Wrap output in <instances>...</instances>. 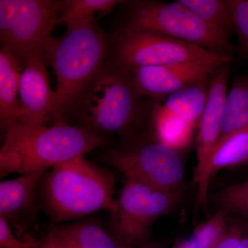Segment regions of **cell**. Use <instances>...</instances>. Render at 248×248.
<instances>
[{"mask_svg":"<svg viewBox=\"0 0 248 248\" xmlns=\"http://www.w3.org/2000/svg\"><path fill=\"white\" fill-rule=\"evenodd\" d=\"M4 133L0 149L1 178L47 171L109 144L107 136L66 122H57L51 126L14 124Z\"/></svg>","mask_w":248,"mask_h":248,"instance_id":"6da1fadb","label":"cell"},{"mask_svg":"<svg viewBox=\"0 0 248 248\" xmlns=\"http://www.w3.org/2000/svg\"><path fill=\"white\" fill-rule=\"evenodd\" d=\"M113 174L84 155L57 165L43 177L42 203L54 221L62 223L115 208Z\"/></svg>","mask_w":248,"mask_h":248,"instance_id":"7a4b0ae2","label":"cell"},{"mask_svg":"<svg viewBox=\"0 0 248 248\" xmlns=\"http://www.w3.org/2000/svg\"><path fill=\"white\" fill-rule=\"evenodd\" d=\"M108 53V40L95 22L67 28L60 38L52 39L45 62L57 77L54 124L66 122L75 103L102 69Z\"/></svg>","mask_w":248,"mask_h":248,"instance_id":"3957f363","label":"cell"},{"mask_svg":"<svg viewBox=\"0 0 248 248\" xmlns=\"http://www.w3.org/2000/svg\"><path fill=\"white\" fill-rule=\"evenodd\" d=\"M141 97L130 72L108 62L75 103L68 119L104 136L125 134L141 116Z\"/></svg>","mask_w":248,"mask_h":248,"instance_id":"277c9868","label":"cell"},{"mask_svg":"<svg viewBox=\"0 0 248 248\" xmlns=\"http://www.w3.org/2000/svg\"><path fill=\"white\" fill-rule=\"evenodd\" d=\"M108 62L128 71L143 66L200 64L217 68L233 56L171 38L146 29L125 25L108 40Z\"/></svg>","mask_w":248,"mask_h":248,"instance_id":"5b68a950","label":"cell"},{"mask_svg":"<svg viewBox=\"0 0 248 248\" xmlns=\"http://www.w3.org/2000/svg\"><path fill=\"white\" fill-rule=\"evenodd\" d=\"M63 4L58 0H0L1 49L11 54L22 69L35 57L45 62Z\"/></svg>","mask_w":248,"mask_h":248,"instance_id":"8992f818","label":"cell"},{"mask_svg":"<svg viewBox=\"0 0 248 248\" xmlns=\"http://www.w3.org/2000/svg\"><path fill=\"white\" fill-rule=\"evenodd\" d=\"M125 25L155 31L214 53L232 55L235 50L229 36L204 22L178 0L131 2Z\"/></svg>","mask_w":248,"mask_h":248,"instance_id":"52a82bcc","label":"cell"},{"mask_svg":"<svg viewBox=\"0 0 248 248\" xmlns=\"http://www.w3.org/2000/svg\"><path fill=\"white\" fill-rule=\"evenodd\" d=\"M179 192L161 190L126 179L110 212L111 232L127 246H145L152 225L179 202Z\"/></svg>","mask_w":248,"mask_h":248,"instance_id":"ba28073f","label":"cell"},{"mask_svg":"<svg viewBox=\"0 0 248 248\" xmlns=\"http://www.w3.org/2000/svg\"><path fill=\"white\" fill-rule=\"evenodd\" d=\"M99 159L120 171L125 179L164 190L179 192L185 175L184 163L177 151L158 140L108 148Z\"/></svg>","mask_w":248,"mask_h":248,"instance_id":"9c48e42d","label":"cell"},{"mask_svg":"<svg viewBox=\"0 0 248 248\" xmlns=\"http://www.w3.org/2000/svg\"><path fill=\"white\" fill-rule=\"evenodd\" d=\"M217 68L200 64L143 66L129 71L143 97H168L190 85L210 79Z\"/></svg>","mask_w":248,"mask_h":248,"instance_id":"30bf717a","label":"cell"},{"mask_svg":"<svg viewBox=\"0 0 248 248\" xmlns=\"http://www.w3.org/2000/svg\"><path fill=\"white\" fill-rule=\"evenodd\" d=\"M46 172L23 174L0 183V217L23 240L37 220L36 188Z\"/></svg>","mask_w":248,"mask_h":248,"instance_id":"8fae6325","label":"cell"},{"mask_svg":"<svg viewBox=\"0 0 248 248\" xmlns=\"http://www.w3.org/2000/svg\"><path fill=\"white\" fill-rule=\"evenodd\" d=\"M230 76L229 64L217 67L210 76L208 97L199 122L195 182L203 173L221 135V120Z\"/></svg>","mask_w":248,"mask_h":248,"instance_id":"7c38bea8","label":"cell"},{"mask_svg":"<svg viewBox=\"0 0 248 248\" xmlns=\"http://www.w3.org/2000/svg\"><path fill=\"white\" fill-rule=\"evenodd\" d=\"M45 62L35 57L23 68L19 78L22 125L45 126L53 121L56 94L50 89Z\"/></svg>","mask_w":248,"mask_h":248,"instance_id":"4fadbf2b","label":"cell"},{"mask_svg":"<svg viewBox=\"0 0 248 248\" xmlns=\"http://www.w3.org/2000/svg\"><path fill=\"white\" fill-rule=\"evenodd\" d=\"M248 162V125L220 139L212 151L208 163L197 184V203L208 201V187L212 178L220 170Z\"/></svg>","mask_w":248,"mask_h":248,"instance_id":"5bb4252c","label":"cell"},{"mask_svg":"<svg viewBox=\"0 0 248 248\" xmlns=\"http://www.w3.org/2000/svg\"><path fill=\"white\" fill-rule=\"evenodd\" d=\"M63 248H138L124 244L96 221L58 225L48 234Z\"/></svg>","mask_w":248,"mask_h":248,"instance_id":"9a60e30c","label":"cell"},{"mask_svg":"<svg viewBox=\"0 0 248 248\" xmlns=\"http://www.w3.org/2000/svg\"><path fill=\"white\" fill-rule=\"evenodd\" d=\"M22 69L14 57L0 51V124L4 130L22 122L23 111L19 96V78Z\"/></svg>","mask_w":248,"mask_h":248,"instance_id":"2e32d148","label":"cell"},{"mask_svg":"<svg viewBox=\"0 0 248 248\" xmlns=\"http://www.w3.org/2000/svg\"><path fill=\"white\" fill-rule=\"evenodd\" d=\"M208 80L190 85L170 94L161 107L188 123L193 125L199 123L208 97Z\"/></svg>","mask_w":248,"mask_h":248,"instance_id":"e0dca14e","label":"cell"},{"mask_svg":"<svg viewBox=\"0 0 248 248\" xmlns=\"http://www.w3.org/2000/svg\"><path fill=\"white\" fill-rule=\"evenodd\" d=\"M248 125V78L237 76L227 93L221 120V138ZM219 139V140H220Z\"/></svg>","mask_w":248,"mask_h":248,"instance_id":"ac0fdd59","label":"cell"},{"mask_svg":"<svg viewBox=\"0 0 248 248\" xmlns=\"http://www.w3.org/2000/svg\"><path fill=\"white\" fill-rule=\"evenodd\" d=\"M153 122L158 141L175 151L188 144L195 126L169 113L161 107L156 109Z\"/></svg>","mask_w":248,"mask_h":248,"instance_id":"d6986e66","label":"cell"},{"mask_svg":"<svg viewBox=\"0 0 248 248\" xmlns=\"http://www.w3.org/2000/svg\"><path fill=\"white\" fill-rule=\"evenodd\" d=\"M124 3L120 0H66L63 1L58 24L70 28L93 22L96 14H108L117 5Z\"/></svg>","mask_w":248,"mask_h":248,"instance_id":"ffe728a7","label":"cell"},{"mask_svg":"<svg viewBox=\"0 0 248 248\" xmlns=\"http://www.w3.org/2000/svg\"><path fill=\"white\" fill-rule=\"evenodd\" d=\"M204 22L228 36L235 33L234 23L227 0H178Z\"/></svg>","mask_w":248,"mask_h":248,"instance_id":"44dd1931","label":"cell"},{"mask_svg":"<svg viewBox=\"0 0 248 248\" xmlns=\"http://www.w3.org/2000/svg\"><path fill=\"white\" fill-rule=\"evenodd\" d=\"M208 200L220 209L248 221V180L217 191Z\"/></svg>","mask_w":248,"mask_h":248,"instance_id":"7402d4cb","label":"cell"},{"mask_svg":"<svg viewBox=\"0 0 248 248\" xmlns=\"http://www.w3.org/2000/svg\"><path fill=\"white\" fill-rule=\"evenodd\" d=\"M230 213L220 209L213 217L195 228L191 240L196 248H213L224 232Z\"/></svg>","mask_w":248,"mask_h":248,"instance_id":"603a6c76","label":"cell"},{"mask_svg":"<svg viewBox=\"0 0 248 248\" xmlns=\"http://www.w3.org/2000/svg\"><path fill=\"white\" fill-rule=\"evenodd\" d=\"M238 36L239 53L248 59V0H227Z\"/></svg>","mask_w":248,"mask_h":248,"instance_id":"cb8c5ba5","label":"cell"},{"mask_svg":"<svg viewBox=\"0 0 248 248\" xmlns=\"http://www.w3.org/2000/svg\"><path fill=\"white\" fill-rule=\"evenodd\" d=\"M213 248H248V221L236 216L230 219Z\"/></svg>","mask_w":248,"mask_h":248,"instance_id":"d4e9b609","label":"cell"},{"mask_svg":"<svg viewBox=\"0 0 248 248\" xmlns=\"http://www.w3.org/2000/svg\"><path fill=\"white\" fill-rule=\"evenodd\" d=\"M32 237L20 239L4 218L0 217V248H33Z\"/></svg>","mask_w":248,"mask_h":248,"instance_id":"484cf974","label":"cell"},{"mask_svg":"<svg viewBox=\"0 0 248 248\" xmlns=\"http://www.w3.org/2000/svg\"><path fill=\"white\" fill-rule=\"evenodd\" d=\"M33 248H63L48 234L41 239L32 238Z\"/></svg>","mask_w":248,"mask_h":248,"instance_id":"4316f807","label":"cell"},{"mask_svg":"<svg viewBox=\"0 0 248 248\" xmlns=\"http://www.w3.org/2000/svg\"><path fill=\"white\" fill-rule=\"evenodd\" d=\"M172 248H196L195 245L191 239L178 241Z\"/></svg>","mask_w":248,"mask_h":248,"instance_id":"83f0119b","label":"cell"},{"mask_svg":"<svg viewBox=\"0 0 248 248\" xmlns=\"http://www.w3.org/2000/svg\"><path fill=\"white\" fill-rule=\"evenodd\" d=\"M138 248H158L156 247V246H147V245H145V246H141V247Z\"/></svg>","mask_w":248,"mask_h":248,"instance_id":"f1b7e54d","label":"cell"}]
</instances>
